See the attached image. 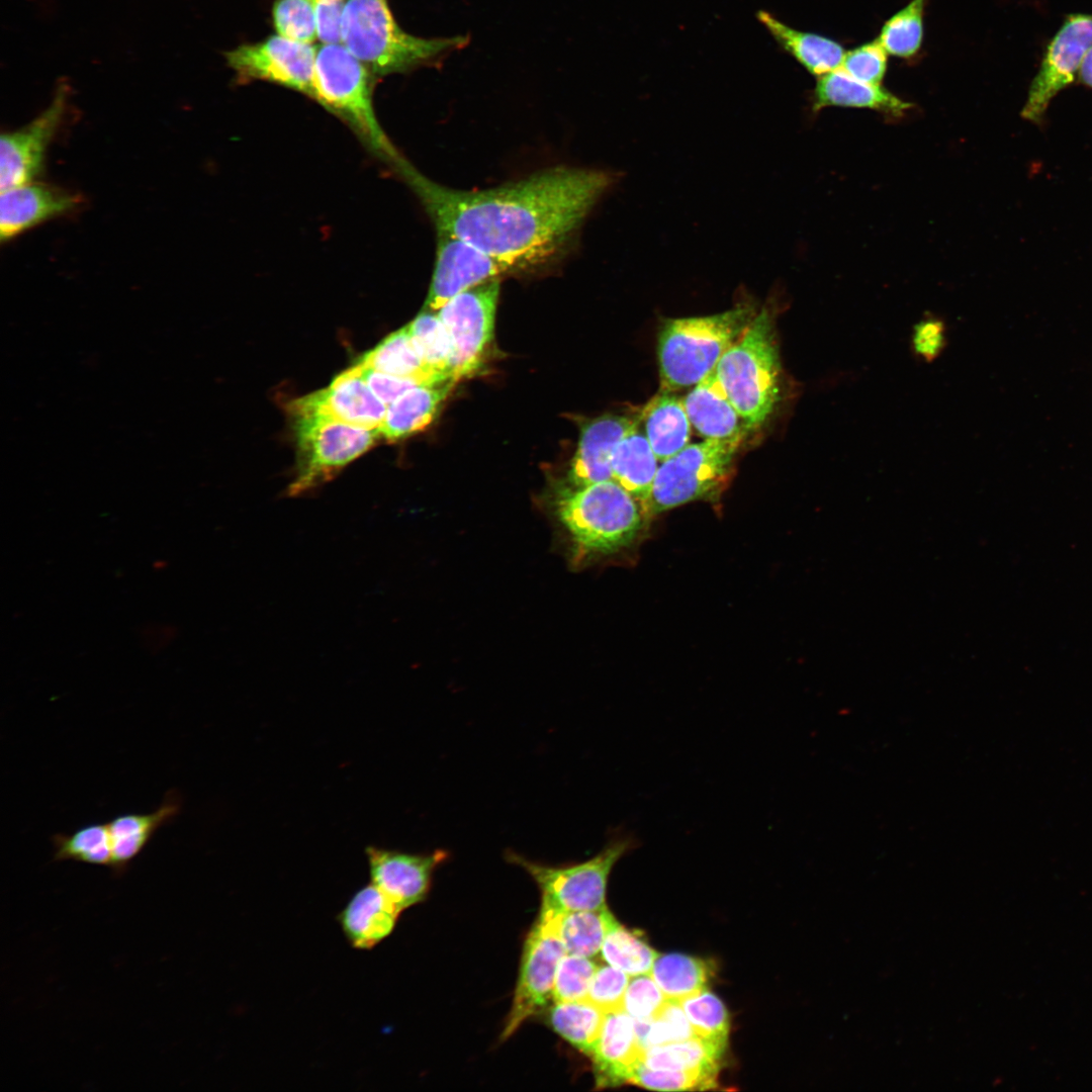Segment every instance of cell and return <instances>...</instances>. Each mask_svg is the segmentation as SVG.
<instances>
[{"label": "cell", "instance_id": "obj_1", "mask_svg": "<svg viewBox=\"0 0 1092 1092\" xmlns=\"http://www.w3.org/2000/svg\"><path fill=\"white\" fill-rule=\"evenodd\" d=\"M436 230L511 265L516 272L558 259L614 182L606 171L559 166L483 190L440 185L405 160L396 168Z\"/></svg>", "mask_w": 1092, "mask_h": 1092}, {"label": "cell", "instance_id": "obj_2", "mask_svg": "<svg viewBox=\"0 0 1092 1092\" xmlns=\"http://www.w3.org/2000/svg\"><path fill=\"white\" fill-rule=\"evenodd\" d=\"M341 42L378 78L436 65L468 37H419L400 28L388 0H346Z\"/></svg>", "mask_w": 1092, "mask_h": 1092}, {"label": "cell", "instance_id": "obj_3", "mask_svg": "<svg viewBox=\"0 0 1092 1092\" xmlns=\"http://www.w3.org/2000/svg\"><path fill=\"white\" fill-rule=\"evenodd\" d=\"M756 313L743 303L716 314L667 320L657 342L660 391H678L704 379Z\"/></svg>", "mask_w": 1092, "mask_h": 1092}, {"label": "cell", "instance_id": "obj_4", "mask_svg": "<svg viewBox=\"0 0 1092 1092\" xmlns=\"http://www.w3.org/2000/svg\"><path fill=\"white\" fill-rule=\"evenodd\" d=\"M774 318L763 307L720 358L714 372L748 429H757L781 398L782 367Z\"/></svg>", "mask_w": 1092, "mask_h": 1092}, {"label": "cell", "instance_id": "obj_5", "mask_svg": "<svg viewBox=\"0 0 1092 1092\" xmlns=\"http://www.w3.org/2000/svg\"><path fill=\"white\" fill-rule=\"evenodd\" d=\"M375 80L374 74L342 42L317 48L312 99L346 122L374 155L397 167L403 159L374 110Z\"/></svg>", "mask_w": 1092, "mask_h": 1092}, {"label": "cell", "instance_id": "obj_6", "mask_svg": "<svg viewBox=\"0 0 1092 1092\" xmlns=\"http://www.w3.org/2000/svg\"><path fill=\"white\" fill-rule=\"evenodd\" d=\"M638 500L615 480L570 486L556 499L557 516L580 557L629 546L642 527Z\"/></svg>", "mask_w": 1092, "mask_h": 1092}, {"label": "cell", "instance_id": "obj_7", "mask_svg": "<svg viewBox=\"0 0 1092 1092\" xmlns=\"http://www.w3.org/2000/svg\"><path fill=\"white\" fill-rule=\"evenodd\" d=\"M638 837L615 829L604 847L593 857L577 863L550 866L533 861L508 849L506 859L524 869L541 892V907L554 911L599 910L607 907L608 880L615 864L636 849Z\"/></svg>", "mask_w": 1092, "mask_h": 1092}, {"label": "cell", "instance_id": "obj_8", "mask_svg": "<svg viewBox=\"0 0 1092 1092\" xmlns=\"http://www.w3.org/2000/svg\"><path fill=\"white\" fill-rule=\"evenodd\" d=\"M296 443L290 497L301 496L332 480L350 462L369 450L379 430L353 426L321 416H291Z\"/></svg>", "mask_w": 1092, "mask_h": 1092}, {"label": "cell", "instance_id": "obj_9", "mask_svg": "<svg viewBox=\"0 0 1092 1092\" xmlns=\"http://www.w3.org/2000/svg\"><path fill=\"white\" fill-rule=\"evenodd\" d=\"M741 441L704 440L689 444L659 465L644 511L658 514L720 493L733 471Z\"/></svg>", "mask_w": 1092, "mask_h": 1092}, {"label": "cell", "instance_id": "obj_10", "mask_svg": "<svg viewBox=\"0 0 1092 1092\" xmlns=\"http://www.w3.org/2000/svg\"><path fill=\"white\" fill-rule=\"evenodd\" d=\"M499 279L458 293L437 310L452 343V377L456 382L483 365L493 338Z\"/></svg>", "mask_w": 1092, "mask_h": 1092}, {"label": "cell", "instance_id": "obj_11", "mask_svg": "<svg viewBox=\"0 0 1092 1092\" xmlns=\"http://www.w3.org/2000/svg\"><path fill=\"white\" fill-rule=\"evenodd\" d=\"M316 50L312 44L273 34L240 44L225 52L224 58L238 81H265L312 99Z\"/></svg>", "mask_w": 1092, "mask_h": 1092}, {"label": "cell", "instance_id": "obj_12", "mask_svg": "<svg viewBox=\"0 0 1092 1092\" xmlns=\"http://www.w3.org/2000/svg\"><path fill=\"white\" fill-rule=\"evenodd\" d=\"M566 953L550 917L540 915L524 945L513 1005L500 1039L506 1040L553 996L557 966Z\"/></svg>", "mask_w": 1092, "mask_h": 1092}, {"label": "cell", "instance_id": "obj_13", "mask_svg": "<svg viewBox=\"0 0 1092 1092\" xmlns=\"http://www.w3.org/2000/svg\"><path fill=\"white\" fill-rule=\"evenodd\" d=\"M1092 47V14L1076 13L1066 17L1049 42L1039 70L1032 80L1021 115L1038 123L1051 100L1073 83L1082 62Z\"/></svg>", "mask_w": 1092, "mask_h": 1092}, {"label": "cell", "instance_id": "obj_14", "mask_svg": "<svg viewBox=\"0 0 1092 1092\" xmlns=\"http://www.w3.org/2000/svg\"><path fill=\"white\" fill-rule=\"evenodd\" d=\"M71 87L59 82L50 105L33 120L1 135V191L32 182L39 174L47 150L61 127L69 106Z\"/></svg>", "mask_w": 1092, "mask_h": 1092}, {"label": "cell", "instance_id": "obj_15", "mask_svg": "<svg viewBox=\"0 0 1092 1092\" xmlns=\"http://www.w3.org/2000/svg\"><path fill=\"white\" fill-rule=\"evenodd\" d=\"M434 272L425 309L437 311L458 293L515 269L471 244L446 232L437 231Z\"/></svg>", "mask_w": 1092, "mask_h": 1092}, {"label": "cell", "instance_id": "obj_16", "mask_svg": "<svg viewBox=\"0 0 1092 1092\" xmlns=\"http://www.w3.org/2000/svg\"><path fill=\"white\" fill-rule=\"evenodd\" d=\"M290 416H321L366 429L379 430L386 404L369 388L354 366L331 384L288 403Z\"/></svg>", "mask_w": 1092, "mask_h": 1092}, {"label": "cell", "instance_id": "obj_17", "mask_svg": "<svg viewBox=\"0 0 1092 1092\" xmlns=\"http://www.w3.org/2000/svg\"><path fill=\"white\" fill-rule=\"evenodd\" d=\"M365 854L371 883L402 911L427 898L435 870L449 857L443 849L410 853L374 845Z\"/></svg>", "mask_w": 1092, "mask_h": 1092}, {"label": "cell", "instance_id": "obj_18", "mask_svg": "<svg viewBox=\"0 0 1092 1092\" xmlns=\"http://www.w3.org/2000/svg\"><path fill=\"white\" fill-rule=\"evenodd\" d=\"M81 197L63 188L29 182L1 191L0 239L10 241L29 229L76 209Z\"/></svg>", "mask_w": 1092, "mask_h": 1092}, {"label": "cell", "instance_id": "obj_19", "mask_svg": "<svg viewBox=\"0 0 1092 1092\" xmlns=\"http://www.w3.org/2000/svg\"><path fill=\"white\" fill-rule=\"evenodd\" d=\"M635 422L626 416L607 414L584 423L568 472L571 486L613 480V451Z\"/></svg>", "mask_w": 1092, "mask_h": 1092}, {"label": "cell", "instance_id": "obj_20", "mask_svg": "<svg viewBox=\"0 0 1092 1092\" xmlns=\"http://www.w3.org/2000/svg\"><path fill=\"white\" fill-rule=\"evenodd\" d=\"M644 1048L635 1022L623 1009L606 1013L601 1034L589 1056L599 1088L628 1083L633 1068L642 1062Z\"/></svg>", "mask_w": 1092, "mask_h": 1092}, {"label": "cell", "instance_id": "obj_21", "mask_svg": "<svg viewBox=\"0 0 1092 1092\" xmlns=\"http://www.w3.org/2000/svg\"><path fill=\"white\" fill-rule=\"evenodd\" d=\"M402 910L372 883L357 891L337 920L356 949L375 947L393 931Z\"/></svg>", "mask_w": 1092, "mask_h": 1092}, {"label": "cell", "instance_id": "obj_22", "mask_svg": "<svg viewBox=\"0 0 1092 1092\" xmlns=\"http://www.w3.org/2000/svg\"><path fill=\"white\" fill-rule=\"evenodd\" d=\"M692 428L705 440L743 441L748 427L714 370L682 399Z\"/></svg>", "mask_w": 1092, "mask_h": 1092}, {"label": "cell", "instance_id": "obj_23", "mask_svg": "<svg viewBox=\"0 0 1092 1092\" xmlns=\"http://www.w3.org/2000/svg\"><path fill=\"white\" fill-rule=\"evenodd\" d=\"M181 807L179 793L170 791L161 805L150 813L127 812L110 819L107 824L112 850L110 869L113 874L122 875L154 834L179 815Z\"/></svg>", "mask_w": 1092, "mask_h": 1092}, {"label": "cell", "instance_id": "obj_24", "mask_svg": "<svg viewBox=\"0 0 1092 1092\" xmlns=\"http://www.w3.org/2000/svg\"><path fill=\"white\" fill-rule=\"evenodd\" d=\"M828 106L872 109L891 117H902L913 104L881 85L857 80L840 67L818 77L812 95V111Z\"/></svg>", "mask_w": 1092, "mask_h": 1092}, {"label": "cell", "instance_id": "obj_25", "mask_svg": "<svg viewBox=\"0 0 1092 1092\" xmlns=\"http://www.w3.org/2000/svg\"><path fill=\"white\" fill-rule=\"evenodd\" d=\"M455 384L454 380L419 384L402 392L387 405L380 437L394 442L428 427Z\"/></svg>", "mask_w": 1092, "mask_h": 1092}, {"label": "cell", "instance_id": "obj_26", "mask_svg": "<svg viewBox=\"0 0 1092 1092\" xmlns=\"http://www.w3.org/2000/svg\"><path fill=\"white\" fill-rule=\"evenodd\" d=\"M776 42L810 74L820 77L841 66L845 51L829 37L791 27L767 11L756 14Z\"/></svg>", "mask_w": 1092, "mask_h": 1092}, {"label": "cell", "instance_id": "obj_27", "mask_svg": "<svg viewBox=\"0 0 1092 1092\" xmlns=\"http://www.w3.org/2000/svg\"><path fill=\"white\" fill-rule=\"evenodd\" d=\"M658 461L643 429L636 421L613 451V480L643 506L650 494L659 467Z\"/></svg>", "mask_w": 1092, "mask_h": 1092}, {"label": "cell", "instance_id": "obj_28", "mask_svg": "<svg viewBox=\"0 0 1092 1092\" xmlns=\"http://www.w3.org/2000/svg\"><path fill=\"white\" fill-rule=\"evenodd\" d=\"M640 422L661 462L689 445L692 425L682 399L672 392L660 391L651 398L641 412Z\"/></svg>", "mask_w": 1092, "mask_h": 1092}, {"label": "cell", "instance_id": "obj_29", "mask_svg": "<svg viewBox=\"0 0 1092 1092\" xmlns=\"http://www.w3.org/2000/svg\"><path fill=\"white\" fill-rule=\"evenodd\" d=\"M357 363L388 375L414 379L424 384L452 380L439 377L428 367L413 342L407 326L388 335L372 350L366 352Z\"/></svg>", "mask_w": 1092, "mask_h": 1092}, {"label": "cell", "instance_id": "obj_30", "mask_svg": "<svg viewBox=\"0 0 1092 1092\" xmlns=\"http://www.w3.org/2000/svg\"><path fill=\"white\" fill-rule=\"evenodd\" d=\"M562 941L567 953L592 958L598 954L613 914L607 907L599 910L554 911L541 907Z\"/></svg>", "mask_w": 1092, "mask_h": 1092}, {"label": "cell", "instance_id": "obj_31", "mask_svg": "<svg viewBox=\"0 0 1092 1092\" xmlns=\"http://www.w3.org/2000/svg\"><path fill=\"white\" fill-rule=\"evenodd\" d=\"M713 963L684 953H658L650 975L668 1000L680 1001L706 988Z\"/></svg>", "mask_w": 1092, "mask_h": 1092}, {"label": "cell", "instance_id": "obj_32", "mask_svg": "<svg viewBox=\"0 0 1092 1092\" xmlns=\"http://www.w3.org/2000/svg\"><path fill=\"white\" fill-rule=\"evenodd\" d=\"M606 1012L587 999L554 1002L547 1020L551 1028L581 1053L590 1056L601 1034Z\"/></svg>", "mask_w": 1092, "mask_h": 1092}, {"label": "cell", "instance_id": "obj_33", "mask_svg": "<svg viewBox=\"0 0 1092 1092\" xmlns=\"http://www.w3.org/2000/svg\"><path fill=\"white\" fill-rule=\"evenodd\" d=\"M726 1046L694 1036L644 1050L642 1063L652 1069L700 1070L718 1073Z\"/></svg>", "mask_w": 1092, "mask_h": 1092}, {"label": "cell", "instance_id": "obj_34", "mask_svg": "<svg viewBox=\"0 0 1092 1092\" xmlns=\"http://www.w3.org/2000/svg\"><path fill=\"white\" fill-rule=\"evenodd\" d=\"M51 841L55 860L111 867L112 850L107 822L88 823L69 834L55 833Z\"/></svg>", "mask_w": 1092, "mask_h": 1092}, {"label": "cell", "instance_id": "obj_35", "mask_svg": "<svg viewBox=\"0 0 1092 1092\" xmlns=\"http://www.w3.org/2000/svg\"><path fill=\"white\" fill-rule=\"evenodd\" d=\"M601 953L608 965L630 977L649 974L658 956L638 931L621 925L614 916L610 919Z\"/></svg>", "mask_w": 1092, "mask_h": 1092}, {"label": "cell", "instance_id": "obj_36", "mask_svg": "<svg viewBox=\"0 0 1092 1092\" xmlns=\"http://www.w3.org/2000/svg\"><path fill=\"white\" fill-rule=\"evenodd\" d=\"M407 329L428 367L439 377L454 380L452 343L437 311L424 309L407 325Z\"/></svg>", "mask_w": 1092, "mask_h": 1092}, {"label": "cell", "instance_id": "obj_37", "mask_svg": "<svg viewBox=\"0 0 1092 1092\" xmlns=\"http://www.w3.org/2000/svg\"><path fill=\"white\" fill-rule=\"evenodd\" d=\"M926 2L911 0L884 23L878 40L888 54L908 59L919 52L923 40Z\"/></svg>", "mask_w": 1092, "mask_h": 1092}, {"label": "cell", "instance_id": "obj_38", "mask_svg": "<svg viewBox=\"0 0 1092 1092\" xmlns=\"http://www.w3.org/2000/svg\"><path fill=\"white\" fill-rule=\"evenodd\" d=\"M678 1002L695 1035L727 1046L730 1019L720 998L705 988Z\"/></svg>", "mask_w": 1092, "mask_h": 1092}, {"label": "cell", "instance_id": "obj_39", "mask_svg": "<svg viewBox=\"0 0 1092 1092\" xmlns=\"http://www.w3.org/2000/svg\"><path fill=\"white\" fill-rule=\"evenodd\" d=\"M717 1075L700 1070L652 1069L640 1062L631 1071L628 1083L658 1091L703 1090L717 1085Z\"/></svg>", "mask_w": 1092, "mask_h": 1092}, {"label": "cell", "instance_id": "obj_40", "mask_svg": "<svg viewBox=\"0 0 1092 1092\" xmlns=\"http://www.w3.org/2000/svg\"><path fill=\"white\" fill-rule=\"evenodd\" d=\"M634 1022L644 1050L697 1036L678 1001L667 1000L660 1013L649 1022Z\"/></svg>", "mask_w": 1092, "mask_h": 1092}, {"label": "cell", "instance_id": "obj_41", "mask_svg": "<svg viewBox=\"0 0 1092 1092\" xmlns=\"http://www.w3.org/2000/svg\"><path fill=\"white\" fill-rule=\"evenodd\" d=\"M272 20L278 35L312 44L317 38L316 18L311 0H275Z\"/></svg>", "mask_w": 1092, "mask_h": 1092}, {"label": "cell", "instance_id": "obj_42", "mask_svg": "<svg viewBox=\"0 0 1092 1092\" xmlns=\"http://www.w3.org/2000/svg\"><path fill=\"white\" fill-rule=\"evenodd\" d=\"M598 966L590 958L565 953L557 966L553 996L554 1002H567L586 998Z\"/></svg>", "mask_w": 1092, "mask_h": 1092}, {"label": "cell", "instance_id": "obj_43", "mask_svg": "<svg viewBox=\"0 0 1092 1092\" xmlns=\"http://www.w3.org/2000/svg\"><path fill=\"white\" fill-rule=\"evenodd\" d=\"M667 1000L651 975L643 974L630 979L622 1009L634 1021L649 1022L660 1013Z\"/></svg>", "mask_w": 1092, "mask_h": 1092}, {"label": "cell", "instance_id": "obj_44", "mask_svg": "<svg viewBox=\"0 0 1092 1092\" xmlns=\"http://www.w3.org/2000/svg\"><path fill=\"white\" fill-rule=\"evenodd\" d=\"M630 981L625 972L604 965L597 968L586 998L604 1012L622 1009L624 996Z\"/></svg>", "mask_w": 1092, "mask_h": 1092}, {"label": "cell", "instance_id": "obj_45", "mask_svg": "<svg viewBox=\"0 0 1092 1092\" xmlns=\"http://www.w3.org/2000/svg\"><path fill=\"white\" fill-rule=\"evenodd\" d=\"M887 54L876 39L845 52L840 68L857 80L881 85L887 71Z\"/></svg>", "mask_w": 1092, "mask_h": 1092}, {"label": "cell", "instance_id": "obj_46", "mask_svg": "<svg viewBox=\"0 0 1092 1092\" xmlns=\"http://www.w3.org/2000/svg\"><path fill=\"white\" fill-rule=\"evenodd\" d=\"M946 325L936 315H926L913 328L911 349L925 363L936 360L947 345Z\"/></svg>", "mask_w": 1092, "mask_h": 1092}, {"label": "cell", "instance_id": "obj_47", "mask_svg": "<svg viewBox=\"0 0 1092 1092\" xmlns=\"http://www.w3.org/2000/svg\"><path fill=\"white\" fill-rule=\"evenodd\" d=\"M359 375L367 383L372 392L386 405L393 401L405 390L424 384L414 379L401 378L388 375L374 369L365 367L359 363L353 365Z\"/></svg>", "mask_w": 1092, "mask_h": 1092}, {"label": "cell", "instance_id": "obj_48", "mask_svg": "<svg viewBox=\"0 0 1092 1092\" xmlns=\"http://www.w3.org/2000/svg\"><path fill=\"white\" fill-rule=\"evenodd\" d=\"M315 12L317 39L322 43L341 42V22L346 0H311Z\"/></svg>", "mask_w": 1092, "mask_h": 1092}, {"label": "cell", "instance_id": "obj_49", "mask_svg": "<svg viewBox=\"0 0 1092 1092\" xmlns=\"http://www.w3.org/2000/svg\"><path fill=\"white\" fill-rule=\"evenodd\" d=\"M1078 77L1082 84L1092 88V47L1082 62Z\"/></svg>", "mask_w": 1092, "mask_h": 1092}]
</instances>
